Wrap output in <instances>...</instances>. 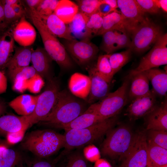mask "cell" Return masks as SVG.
Instances as JSON below:
<instances>
[{"instance_id": "obj_1", "label": "cell", "mask_w": 167, "mask_h": 167, "mask_svg": "<svg viewBox=\"0 0 167 167\" xmlns=\"http://www.w3.org/2000/svg\"><path fill=\"white\" fill-rule=\"evenodd\" d=\"M88 105L85 101L74 96L69 91L60 90L52 110L39 123L61 128L84 113L89 106Z\"/></svg>"}, {"instance_id": "obj_2", "label": "cell", "mask_w": 167, "mask_h": 167, "mask_svg": "<svg viewBox=\"0 0 167 167\" xmlns=\"http://www.w3.org/2000/svg\"><path fill=\"white\" fill-rule=\"evenodd\" d=\"M65 144L64 135L45 129L27 133L21 140V146L36 157L47 158L64 148Z\"/></svg>"}, {"instance_id": "obj_3", "label": "cell", "mask_w": 167, "mask_h": 167, "mask_svg": "<svg viewBox=\"0 0 167 167\" xmlns=\"http://www.w3.org/2000/svg\"><path fill=\"white\" fill-rule=\"evenodd\" d=\"M25 13L38 31L44 48L53 60L62 68L69 69L73 66L64 46L53 35L37 14L35 9L25 7Z\"/></svg>"}, {"instance_id": "obj_4", "label": "cell", "mask_w": 167, "mask_h": 167, "mask_svg": "<svg viewBox=\"0 0 167 167\" xmlns=\"http://www.w3.org/2000/svg\"><path fill=\"white\" fill-rule=\"evenodd\" d=\"M116 116L105 119L87 128L65 130L64 150H71L93 144L113 128L117 122Z\"/></svg>"}, {"instance_id": "obj_5", "label": "cell", "mask_w": 167, "mask_h": 167, "mask_svg": "<svg viewBox=\"0 0 167 167\" xmlns=\"http://www.w3.org/2000/svg\"><path fill=\"white\" fill-rule=\"evenodd\" d=\"M134 135L128 126L121 125L112 128L106 136L100 148L101 153L111 159L122 160L132 144Z\"/></svg>"}, {"instance_id": "obj_6", "label": "cell", "mask_w": 167, "mask_h": 167, "mask_svg": "<svg viewBox=\"0 0 167 167\" xmlns=\"http://www.w3.org/2000/svg\"><path fill=\"white\" fill-rule=\"evenodd\" d=\"M129 79L128 78L126 79L115 91L109 93L102 100L90 105L87 109L104 119L116 116L128 101Z\"/></svg>"}, {"instance_id": "obj_7", "label": "cell", "mask_w": 167, "mask_h": 167, "mask_svg": "<svg viewBox=\"0 0 167 167\" xmlns=\"http://www.w3.org/2000/svg\"><path fill=\"white\" fill-rule=\"evenodd\" d=\"M60 90V83L57 79L53 77L47 81L44 91L38 95L33 112L28 115L22 116L29 127L48 115L56 104Z\"/></svg>"}, {"instance_id": "obj_8", "label": "cell", "mask_w": 167, "mask_h": 167, "mask_svg": "<svg viewBox=\"0 0 167 167\" xmlns=\"http://www.w3.org/2000/svg\"><path fill=\"white\" fill-rule=\"evenodd\" d=\"M162 34L159 26L145 17L131 33L130 49L138 53L144 52L154 45Z\"/></svg>"}, {"instance_id": "obj_9", "label": "cell", "mask_w": 167, "mask_h": 167, "mask_svg": "<svg viewBox=\"0 0 167 167\" xmlns=\"http://www.w3.org/2000/svg\"><path fill=\"white\" fill-rule=\"evenodd\" d=\"M167 34L158 38L149 52L141 59L138 66L130 72V79L135 75L147 70L167 64Z\"/></svg>"}, {"instance_id": "obj_10", "label": "cell", "mask_w": 167, "mask_h": 167, "mask_svg": "<svg viewBox=\"0 0 167 167\" xmlns=\"http://www.w3.org/2000/svg\"><path fill=\"white\" fill-rule=\"evenodd\" d=\"M147 144L145 131H139L134 134L131 147L119 167H147Z\"/></svg>"}, {"instance_id": "obj_11", "label": "cell", "mask_w": 167, "mask_h": 167, "mask_svg": "<svg viewBox=\"0 0 167 167\" xmlns=\"http://www.w3.org/2000/svg\"><path fill=\"white\" fill-rule=\"evenodd\" d=\"M64 46L74 60L80 65L90 62L99 52L98 47L90 40H65Z\"/></svg>"}, {"instance_id": "obj_12", "label": "cell", "mask_w": 167, "mask_h": 167, "mask_svg": "<svg viewBox=\"0 0 167 167\" xmlns=\"http://www.w3.org/2000/svg\"><path fill=\"white\" fill-rule=\"evenodd\" d=\"M125 29L129 34L145 19V13L136 0H118Z\"/></svg>"}, {"instance_id": "obj_13", "label": "cell", "mask_w": 167, "mask_h": 167, "mask_svg": "<svg viewBox=\"0 0 167 167\" xmlns=\"http://www.w3.org/2000/svg\"><path fill=\"white\" fill-rule=\"evenodd\" d=\"M156 96L152 90L147 94L132 100L127 109V115L131 120L146 116L157 104Z\"/></svg>"}, {"instance_id": "obj_14", "label": "cell", "mask_w": 167, "mask_h": 167, "mask_svg": "<svg viewBox=\"0 0 167 167\" xmlns=\"http://www.w3.org/2000/svg\"><path fill=\"white\" fill-rule=\"evenodd\" d=\"M88 71L91 85L89 93L86 102L91 105L102 100L110 93V84L98 74L95 66L88 68Z\"/></svg>"}, {"instance_id": "obj_15", "label": "cell", "mask_w": 167, "mask_h": 167, "mask_svg": "<svg viewBox=\"0 0 167 167\" xmlns=\"http://www.w3.org/2000/svg\"><path fill=\"white\" fill-rule=\"evenodd\" d=\"M15 41L22 46H29L35 41L36 32L34 27L26 19L25 15L19 20L12 30Z\"/></svg>"}, {"instance_id": "obj_16", "label": "cell", "mask_w": 167, "mask_h": 167, "mask_svg": "<svg viewBox=\"0 0 167 167\" xmlns=\"http://www.w3.org/2000/svg\"><path fill=\"white\" fill-rule=\"evenodd\" d=\"M52 61L44 48L38 47L32 53L31 62L32 66L36 73L47 81L53 77L51 71Z\"/></svg>"}, {"instance_id": "obj_17", "label": "cell", "mask_w": 167, "mask_h": 167, "mask_svg": "<svg viewBox=\"0 0 167 167\" xmlns=\"http://www.w3.org/2000/svg\"><path fill=\"white\" fill-rule=\"evenodd\" d=\"M146 117L147 129L167 131V101L157 104Z\"/></svg>"}, {"instance_id": "obj_18", "label": "cell", "mask_w": 167, "mask_h": 167, "mask_svg": "<svg viewBox=\"0 0 167 167\" xmlns=\"http://www.w3.org/2000/svg\"><path fill=\"white\" fill-rule=\"evenodd\" d=\"M82 148L64 149L56 158L57 167H90L88 161L83 154Z\"/></svg>"}, {"instance_id": "obj_19", "label": "cell", "mask_w": 167, "mask_h": 167, "mask_svg": "<svg viewBox=\"0 0 167 167\" xmlns=\"http://www.w3.org/2000/svg\"><path fill=\"white\" fill-rule=\"evenodd\" d=\"M90 85L88 76L76 72L71 76L68 86L70 92L72 95L86 101L89 93Z\"/></svg>"}, {"instance_id": "obj_20", "label": "cell", "mask_w": 167, "mask_h": 167, "mask_svg": "<svg viewBox=\"0 0 167 167\" xmlns=\"http://www.w3.org/2000/svg\"><path fill=\"white\" fill-rule=\"evenodd\" d=\"M36 12L49 31L54 36L67 40L74 39L68 26L54 13L49 15L44 16L39 15Z\"/></svg>"}, {"instance_id": "obj_21", "label": "cell", "mask_w": 167, "mask_h": 167, "mask_svg": "<svg viewBox=\"0 0 167 167\" xmlns=\"http://www.w3.org/2000/svg\"><path fill=\"white\" fill-rule=\"evenodd\" d=\"M12 28L0 34V70L7 68L15 49Z\"/></svg>"}, {"instance_id": "obj_22", "label": "cell", "mask_w": 167, "mask_h": 167, "mask_svg": "<svg viewBox=\"0 0 167 167\" xmlns=\"http://www.w3.org/2000/svg\"><path fill=\"white\" fill-rule=\"evenodd\" d=\"M29 127L22 116L12 114L0 117V135L6 137L10 134L25 131Z\"/></svg>"}, {"instance_id": "obj_23", "label": "cell", "mask_w": 167, "mask_h": 167, "mask_svg": "<svg viewBox=\"0 0 167 167\" xmlns=\"http://www.w3.org/2000/svg\"><path fill=\"white\" fill-rule=\"evenodd\" d=\"M28 159L18 151L0 145V167H26Z\"/></svg>"}, {"instance_id": "obj_24", "label": "cell", "mask_w": 167, "mask_h": 167, "mask_svg": "<svg viewBox=\"0 0 167 167\" xmlns=\"http://www.w3.org/2000/svg\"><path fill=\"white\" fill-rule=\"evenodd\" d=\"M152 84V90L156 96H166L167 92V73L166 70L157 68L144 71Z\"/></svg>"}, {"instance_id": "obj_25", "label": "cell", "mask_w": 167, "mask_h": 167, "mask_svg": "<svg viewBox=\"0 0 167 167\" xmlns=\"http://www.w3.org/2000/svg\"><path fill=\"white\" fill-rule=\"evenodd\" d=\"M38 95L22 94L16 97L9 103V106L21 116L28 115L34 111Z\"/></svg>"}, {"instance_id": "obj_26", "label": "cell", "mask_w": 167, "mask_h": 167, "mask_svg": "<svg viewBox=\"0 0 167 167\" xmlns=\"http://www.w3.org/2000/svg\"><path fill=\"white\" fill-rule=\"evenodd\" d=\"M131 79V84L128 91L129 99L132 101L150 92L149 81L144 71L135 75Z\"/></svg>"}, {"instance_id": "obj_27", "label": "cell", "mask_w": 167, "mask_h": 167, "mask_svg": "<svg viewBox=\"0 0 167 167\" xmlns=\"http://www.w3.org/2000/svg\"><path fill=\"white\" fill-rule=\"evenodd\" d=\"M33 50L31 46L15 48L7 66L8 71L29 66Z\"/></svg>"}, {"instance_id": "obj_28", "label": "cell", "mask_w": 167, "mask_h": 167, "mask_svg": "<svg viewBox=\"0 0 167 167\" xmlns=\"http://www.w3.org/2000/svg\"><path fill=\"white\" fill-rule=\"evenodd\" d=\"M104 120L87 109L84 113L71 122L62 126L61 128L64 130L82 129L88 127Z\"/></svg>"}, {"instance_id": "obj_29", "label": "cell", "mask_w": 167, "mask_h": 167, "mask_svg": "<svg viewBox=\"0 0 167 167\" xmlns=\"http://www.w3.org/2000/svg\"><path fill=\"white\" fill-rule=\"evenodd\" d=\"M89 17L78 11L72 21L68 24L70 32L74 39L80 40H90L86 24Z\"/></svg>"}, {"instance_id": "obj_30", "label": "cell", "mask_w": 167, "mask_h": 167, "mask_svg": "<svg viewBox=\"0 0 167 167\" xmlns=\"http://www.w3.org/2000/svg\"><path fill=\"white\" fill-rule=\"evenodd\" d=\"M147 142V166L157 167L167 164V150Z\"/></svg>"}, {"instance_id": "obj_31", "label": "cell", "mask_w": 167, "mask_h": 167, "mask_svg": "<svg viewBox=\"0 0 167 167\" xmlns=\"http://www.w3.org/2000/svg\"><path fill=\"white\" fill-rule=\"evenodd\" d=\"M79 11L76 4L69 0H59L54 13L66 24H69Z\"/></svg>"}, {"instance_id": "obj_32", "label": "cell", "mask_w": 167, "mask_h": 167, "mask_svg": "<svg viewBox=\"0 0 167 167\" xmlns=\"http://www.w3.org/2000/svg\"><path fill=\"white\" fill-rule=\"evenodd\" d=\"M122 28H125L121 13L118 11L112 12L103 17L102 27L97 35H102L107 31Z\"/></svg>"}, {"instance_id": "obj_33", "label": "cell", "mask_w": 167, "mask_h": 167, "mask_svg": "<svg viewBox=\"0 0 167 167\" xmlns=\"http://www.w3.org/2000/svg\"><path fill=\"white\" fill-rule=\"evenodd\" d=\"M132 50L128 48L119 53L107 54L109 62L114 75L129 61Z\"/></svg>"}, {"instance_id": "obj_34", "label": "cell", "mask_w": 167, "mask_h": 167, "mask_svg": "<svg viewBox=\"0 0 167 167\" xmlns=\"http://www.w3.org/2000/svg\"><path fill=\"white\" fill-rule=\"evenodd\" d=\"M95 67L98 74L110 84L114 75L109 62L108 55L99 56Z\"/></svg>"}, {"instance_id": "obj_35", "label": "cell", "mask_w": 167, "mask_h": 167, "mask_svg": "<svg viewBox=\"0 0 167 167\" xmlns=\"http://www.w3.org/2000/svg\"><path fill=\"white\" fill-rule=\"evenodd\" d=\"M124 28H120L107 31L102 35V49L106 54H112L116 50L118 36L120 31Z\"/></svg>"}, {"instance_id": "obj_36", "label": "cell", "mask_w": 167, "mask_h": 167, "mask_svg": "<svg viewBox=\"0 0 167 167\" xmlns=\"http://www.w3.org/2000/svg\"><path fill=\"white\" fill-rule=\"evenodd\" d=\"M78 11L88 17L96 13L102 4L101 0H79L76 1Z\"/></svg>"}, {"instance_id": "obj_37", "label": "cell", "mask_w": 167, "mask_h": 167, "mask_svg": "<svg viewBox=\"0 0 167 167\" xmlns=\"http://www.w3.org/2000/svg\"><path fill=\"white\" fill-rule=\"evenodd\" d=\"M104 16L98 11L92 15L87 21L86 27L88 33L91 38L97 35L101 29Z\"/></svg>"}, {"instance_id": "obj_38", "label": "cell", "mask_w": 167, "mask_h": 167, "mask_svg": "<svg viewBox=\"0 0 167 167\" xmlns=\"http://www.w3.org/2000/svg\"><path fill=\"white\" fill-rule=\"evenodd\" d=\"M147 134V141L167 150V131L150 130Z\"/></svg>"}, {"instance_id": "obj_39", "label": "cell", "mask_w": 167, "mask_h": 167, "mask_svg": "<svg viewBox=\"0 0 167 167\" xmlns=\"http://www.w3.org/2000/svg\"><path fill=\"white\" fill-rule=\"evenodd\" d=\"M8 73L12 81L20 78L28 79L36 74L35 70L32 66L9 70L8 71Z\"/></svg>"}, {"instance_id": "obj_40", "label": "cell", "mask_w": 167, "mask_h": 167, "mask_svg": "<svg viewBox=\"0 0 167 167\" xmlns=\"http://www.w3.org/2000/svg\"><path fill=\"white\" fill-rule=\"evenodd\" d=\"M59 2L58 0H41L35 9L36 12L40 15H49L54 13Z\"/></svg>"}, {"instance_id": "obj_41", "label": "cell", "mask_w": 167, "mask_h": 167, "mask_svg": "<svg viewBox=\"0 0 167 167\" xmlns=\"http://www.w3.org/2000/svg\"><path fill=\"white\" fill-rule=\"evenodd\" d=\"M82 152L88 161H96L99 159L101 156L100 151L93 144H89L84 147Z\"/></svg>"}, {"instance_id": "obj_42", "label": "cell", "mask_w": 167, "mask_h": 167, "mask_svg": "<svg viewBox=\"0 0 167 167\" xmlns=\"http://www.w3.org/2000/svg\"><path fill=\"white\" fill-rule=\"evenodd\" d=\"M45 84L44 79L36 73L28 80L27 90L32 93H37L40 92Z\"/></svg>"}, {"instance_id": "obj_43", "label": "cell", "mask_w": 167, "mask_h": 167, "mask_svg": "<svg viewBox=\"0 0 167 167\" xmlns=\"http://www.w3.org/2000/svg\"><path fill=\"white\" fill-rule=\"evenodd\" d=\"M57 163L56 159L50 161L46 158L36 157L32 160L28 159L26 167H57Z\"/></svg>"}, {"instance_id": "obj_44", "label": "cell", "mask_w": 167, "mask_h": 167, "mask_svg": "<svg viewBox=\"0 0 167 167\" xmlns=\"http://www.w3.org/2000/svg\"><path fill=\"white\" fill-rule=\"evenodd\" d=\"M3 5L4 18L7 25L9 26L21 18L18 16L14 11L12 6L2 0Z\"/></svg>"}, {"instance_id": "obj_45", "label": "cell", "mask_w": 167, "mask_h": 167, "mask_svg": "<svg viewBox=\"0 0 167 167\" xmlns=\"http://www.w3.org/2000/svg\"><path fill=\"white\" fill-rule=\"evenodd\" d=\"M136 1L145 13L156 14L159 11V8L156 5L155 0H136Z\"/></svg>"}, {"instance_id": "obj_46", "label": "cell", "mask_w": 167, "mask_h": 167, "mask_svg": "<svg viewBox=\"0 0 167 167\" xmlns=\"http://www.w3.org/2000/svg\"><path fill=\"white\" fill-rule=\"evenodd\" d=\"M28 80L22 78L14 79L12 81V90L21 93L24 92L27 90Z\"/></svg>"}, {"instance_id": "obj_47", "label": "cell", "mask_w": 167, "mask_h": 167, "mask_svg": "<svg viewBox=\"0 0 167 167\" xmlns=\"http://www.w3.org/2000/svg\"><path fill=\"white\" fill-rule=\"evenodd\" d=\"M25 131H21L8 134L6 136L7 141L9 144H14L21 141L24 138Z\"/></svg>"}, {"instance_id": "obj_48", "label": "cell", "mask_w": 167, "mask_h": 167, "mask_svg": "<svg viewBox=\"0 0 167 167\" xmlns=\"http://www.w3.org/2000/svg\"><path fill=\"white\" fill-rule=\"evenodd\" d=\"M9 28L5 21L3 5L2 0H0V34L5 32Z\"/></svg>"}, {"instance_id": "obj_49", "label": "cell", "mask_w": 167, "mask_h": 167, "mask_svg": "<svg viewBox=\"0 0 167 167\" xmlns=\"http://www.w3.org/2000/svg\"><path fill=\"white\" fill-rule=\"evenodd\" d=\"M7 87V78L4 72L0 70V94L6 92Z\"/></svg>"}, {"instance_id": "obj_50", "label": "cell", "mask_w": 167, "mask_h": 167, "mask_svg": "<svg viewBox=\"0 0 167 167\" xmlns=\"http://www.w3.org/2000/svg\"><path fill=\"white\" fill-rule=\"evenodd\" d=\"M19 2L15 4L11 5L16 14L19 17L21 18L25 15V11L24 9L23 8L21 4Z\"/></svg>"}, {"instance_id": "obj_51", "label": "cell", "mask_w": 167, "mask_h": 167, "mask_svg": "<svg viewBox=\"0 0 167 167\" xmlns=\"http://www.w3.org/2000/svg\"><path fill=\"white\" fill-rule=\"evenodd\" d=\"M102 3L108 5L110 7L112 12L118 11L116 9L118 8L117 0H101Z\"/></svg>"}, {"instance_id": "obj_52", "label": "cell", "mask_w": 167, "mask_h": 167, "mask_svg": "<svg viewBox=\"0 0 167 167\" xmlns=\"http://www.w3.org/2000/svg\"><path fill=\"white\" fill-rule=\"evenodd\" d=\"M98 11L104 16L112 12L110 7L106 4L102 3L100 6Z\"/></svg>"}, {"instance_id": "obj_53", "label": "cell", "mask_w": 167, "mask_h": 167, "mask_svg": "<svg viewBox=\"0 0 167 167\" xmlns=\"http://www.w3.org/2000/svg\"><path fill=\"white\" fill-rule=\"evenodd\" d=\"M24 1L28 7L36 9L39 5L41 0H26Z\"/></svg>"}, {"instance_id": "obj_54", "label": "cell", "mask_w": 167, "mask_h": 167, "mask_svg": "<svg viewBox=\"0 0 167 167\" xmlns=\"http://www.w3.org/2000/svg\"><path fill=\"white\" fill-rule=\"evenodd\" d=\"M155 2L157 7L159 9L161 8L165 12H167V0H155Z\"/></svg>"}, {"instance_id": "obj_55", "label": "cell", "mask_w": 167, "mask_h": 167, "mask_svg": "<svg viewBox=\"0 0 167 167\" xmlns=\"http://www.w3.org/2000/svg\"><path fill=\"white\" fill-rule=\"evenodd\" d=\"M94 167H111L109 164L106 161L99 159L96 161Z\"/></svg>"}, {"instance_id": "obj_56", "label": "cell", "mask_w": 167, "mask_h": 167, "mask_svg": "<svg viewBox=\"0 0 167 167\" xmlns=\"http://www.w3.org/2000/svg\"><path fill=\"white\" fill-rule=\"evenodd\" d=\"M6 110V106L3 102L0 104V117L3 115Z\"/></svg>"}, {"instance_id": "obj_57", "label": "cell", "mask_w": 167, "mask_h": 167, "mask_svg": "<svg viewBox=\"0 0 167 167\" xmlns=\"http://www.w3.org/2000/svg\"><path fill=\"white\" fill-rule=\"evenodd\" d=\"M9 144L7 141L3 140L0 138V145H4L7 147L8 144Z\"/></svg>"}, {"instance_id": "obj_58", "label": "cell", "mask_w": 167, "mask_h": 167, "mask_svg": "<svg viewBox=\"0 0 167 167\" xmlns=\"http://www.w3.org/2000/svg\"><path fill=\"white\" fill-rule=\"evenodd\" d=\"M157 167H167V164H166L163 165L159 166Z\"/></svg>"}, {"instance_id": "obj_59", "label": "cell", "mask_w": 167, "mask_h": 167, "mask_svg": "<svg viewBox=\"0 0 167 167\" xmlns=\"http://www.w3.org/2000/svg\"><path fill=\"white\" fill-rule=\"evenodd\" d=\"M2 102L0 100V104Z\"/></svg>"}, {"instance_id": "obj_60", "label": "cell", "mask_w": 167, "mask_h": 167, "mask_svg": "<svg viewBox=\"0 0 167 167\" xmlns=\"http://www.w3.org/2000/svg\"><path fill=\"white\" fill-rule=\"evenodd\" d=\"M90 167H94V166H90Z\"/></svg>"}, {"instance_id": "obj_61", "label": "cell", "mask_w": 167, "mask_h": 167, "mask_svg": "<svg viewBox=\"0 0 167 167\" xmlns=\"http://www.w3.org/2000/svg\"><path fill=\"white\" fill-rule=\"evenodd\" d=\"M147 167H148L147 166Z\"/></svg>"}]
</instances>
